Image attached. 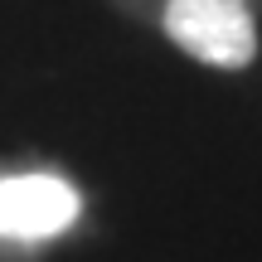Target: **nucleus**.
<instances>
[{"mask_svg":"<svg viewBox=\"0 0 262 262\" xmlns=\"http://www.w3.org/2000/svg\"><path fill=\"white\" fill-rule=\"evenodd\" d=\"M112 10H122L126 19H136V25H156L160 10H165V0H107ZM253 10H262V0H248Z\"/></svg>","mask_w":262,"mask_h":262,"instance_id":"obj_3","label":"nucleus"},{"mask_svg":"<svg viewBox=\"0 0 262 262\" xmlns=\"http://www.w3.org/2000/svg\"><path fill=\"white\" fill-rule=\"evenodd\" d=\"M78 214H83V199L63 175L0 165V238L5 243L44 248L49 238L68 233Z\"/></svg>","mask_w":262,"mask_h":262,"instance_id":"obj_2","label":"nucleus"},{"mask_svg":"<svg viewBox=\"0 0 262 262\" xmlns=\"http://www.w3.org/2000/svg\"><path fill=\"white\" fill-rule=\"evenodd\" d=\"M0 262H39V248H29V243H5V238H0Z\"/></svg>","mask_w":262,"mask_h":262,"instance_id":"obj_4","label":"nucleus"},{"mask_svg":"<svg viewBox=\"0 0 262 262\" xmlns=\"http://www.w3.org/2000/svg\"><path fill=\"white\" fill-rule=\"evenodd\" d=\"M156 29L180 54L224 73H243L257 58V10L248 0H165Z\"/></svg>","mask_w":262,"mask_h":262,"instance_id":"obj_1","label":"nucleus"}]
</instances>
